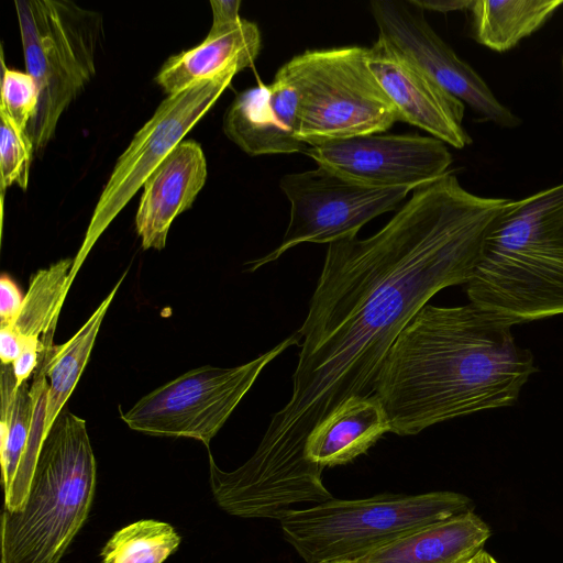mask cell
Wrapping results in <instances>:
<instances>
[{"mask_svg": "<svg viewBox=\"0 0 563 563\" xmlns=\"http://www.w3.org/2000/svg\"><path fill=\"white\" fill-rule=\"evenodd\" d=\"M510 202L467 191L449 170L413 189L375 234L330 243L298 329L291 397L260 444L306 456L318 423L347 399L374 394L399 334L437 292L467 283Z\"/></svg>", "mask_w": 563, "mask_h": 563, "instance_id": "obj_1", "label": "cell"}, {"mask_svg": "<svg viewBox=\"0 0 563 563\" xmlns=\"http://www.w3.org/2000/svg\"><path fill=\"white\" fill-rule=\"evenodd\" d=\"M506 321L468 303L426 305L399 334L375 382L390 432L512 406L538 371Z\"/></svg>", "mask_w": 563, "mask_h": 563, "instance_id": "obj_2", "label": "cell"}, {"mask_svg": "<svg viewBox=\"0 0 563 563\" xmlns=\"http://www.w3.org/2000/svg\"><path fill=\"white\" fill-rule=\"evenodd\" d=\"M465 290L470 303L510 325L563 314V184L511 200Z\"/></svg>", "mask_w": 563, "mask_h": 563, "instance_id": "obj_3", "label": "cell"}, {"mask_svg": "<svg viewBox=\"0 0 563 563\" xmlns=\"http://www.w3.org/2000/svg\"><path fill=\"white\" fill-rule=\"evenodd\" d=\"M95 487L86 421L64 410L43 441L23 507L3 511L1 563H58L87 519Z\"/></svg>", "mask_w": 563, "mask_h": 563, "instance_id": "obj_4", "label": "cell"}, {"mask_svg": "<svg viewBox=\"0 0 563 563\" xmlns=\"http://www.w3.org/2000/svg\"><path fill=\"white\" fill-rule=\"evenodd\" d=\"M470 510L472 499L455 492L380 494L294 509L280 527L306 563L355 561L408 531Z\"/></svg>", "mask_w": 563, "mask_h": 563, "instance_id": "obj_5", "label": "cell"}, {"mask_svg": "<svg viewBox=\"0 0 563 563\" xmlns=\"http://www.w3.org/2000/svg\"><path fill=\"white\" fill-rule=\"evenodd\" d=\"M368 47L308 49L275 76L298 95V139L303 143L383 133L400 114L367 64Z\"/></svg>", "mask_w": 563, "mask_h": 563, "instance_id": "obj_6", "label": "cell"}, {"mask_svg": "<svg viewBox=\"0 0 563 563\" xmlns=\"http://www.w3.org/2000/svg\"><path fill=\"white\" fill-rule=\"evenodd\" d=\"M26 71L38 88L27 126L34 153L45 148L63 112L96 74L102 18L67 0H16Z\"/></svg>", "mask_w": 563, "mask_h": 563, "instance_id": "obj_7", "label": "cell"}, {"mask_svg": "<svg viewBox=\"0 0 563 563\" xmlns=\"http://www.w3.org/2000/svg\"><path fill=\"white\" fill-rule=\"evenodd\" d=\"M294 332L269 351L233 367L201 366L164 384L137 400L121 419L134 431L159 437L191 438L207 449L263 368L291 345Z\"/></svg>", "mask_w": 563, "mask_h": 563, "instance_id": "obj_8", "label": "cell"}, {"mask_svg": "<svg viewBox=\"0 0 563 563\" xmlns=\"http://www.w3.org/2000/svg\"><path fill=\"white\" fill-rule=\"evenodd\" d=\"M235 70L167 96L119 156L93 209L84 241L74 257L71 282L92 246L146 178L183 141L228 88Z\"/></svg>", "mask_w": 563, "mask_h": 563, "instance_id": "obj_9", "label": "cell"}, {"mask_svg": "<svg viewBox=\"0 0 563 563\" xmlns=\"http://www.w3.org/2000/svg\"><path fill=\"white\" fill-rule=\"evenodd\" d=\"M279 187L290 202L289 223L279 246L246 263L249 272L301 243L330 244L354 238L364 224L395 210L411 190L371 186L321 165L284 175Z\"/></svg>", "mask_w": 563, "mask_h": 563, "instance_id": "obj_10", "label": "cell"}, {"mask_svg": "<svg viewBox=\"0 0 563 563\" xmlns=\"http://www.w3.org/2000/svg\"><path fill=\"white\" fill-rule=\"evenodd\" d=\"M371 11L380 38L479 117L503 128L520 124L476 70L433 31L421 8L409 0H374Z\"/></svg>", "mask_w": 563, "mask_h": 563, "instance_id": "obj_11", "label": "cell"}, {"mask_svg": "<svg viewBox=\"0 0 563 563\" xmlns=\"http://www.w3.org/2000/svg\"><path fill=\"white\" fill-rule=\"evenodd\" d=\"M305 155L318 165L375 187L416 189L449 172L445 143L419 134L373 133L308 143Z\"/></svg>", "mask_w": 563, "mask_h": 563, "instance_id": "obj_12", "label": "cell"}, {"mask_svg": "<svg viewBox=\"0 0 563 563\" xmlns=\"http://www.w3.org/2000/svg\"><path fill=\"white\" fill-rule=\"evenodd\" d=\"M367 64L399 111L401 122L462 150L472 143L463 128L465 104L378 36Z\"/></svg>", "mask_w": 563, "mask_h": 563, "instance_id": "obj_13", "label": "cell"}, {"mask_svg": "<svg viewBox=\"0 0 563 563\" xmlns=\"http://www.w3.org/2000/svg\"><path fill=\"white\" fill-rule=\"evenodd\" d=\"M31 388L19 387L12 365L1 367L0 460L4 509L20 510L29 495L40 451L46 438L44 419L48 384L45 367L35 369Z\"/></svg>", "mask_w": 563, "mask_h": 563, "instance_id": "obj_14", "label": "cell"}, {"mask_svg": "<svg viewBox=\"0 0 563 563\" xmlns=\"http://www.w3.org/2000/svg\"><path fill=\"white\" fill-rule=\"evenodd\" d=\"M298 95L278 76L239 92L223 117L224 134L251 156L302 153Z\"/></svg>", "mask_w": 563, "mask_h": 563, "instance_id": "obj_15", "label": "cell"}, {"mask_svg": "<svg viewBox=\"0 0 563 563\" xmlns=\"http://www.w3.org/2000/svg\"><path fill=\"white\" fill-rule=\"evenodd\" d=\"M199 143L181 141L143 184L135 228L143 250H163L172 222L191 208L207 179Z\"/></svg>", "mask_w": 563, "mask_h": 563, "instance_id": "obj_16", "label": "cell"}, {"mask_svg": "<svg viewBox=\"0 0 563 563\" xmlns=\"http://www.w3.org/2000/svg\"><path fill=\"white\" fill-rule=\"evenodd\" d=\"M492 536L473 510L434 521L369 551L356 563H466Z\"/></svg>", "mask_w": 563, "mask_h": 563, "instance_id": "obj_17", "label": "cell"}, {"mask_svg": "<svg viewBox=\"0 0 563 563\" xmlns=\"http://www.w3.org/2000/svg\"><path fill=\"white\" fill-rule=\"evenodd\" d=\"M261 47L257 24L241 18L222 30L209 31L198 46L167 58L155 80L167 96L175 95L225 71L251 67Z\"/></svg>", "mask_w": 563, "mask_h": 563, "instance_id": "obj_18", "label": "cell"}, {"mask_svg": "<svg viewBox=\"0 0 563 563\" xmlns=\"http://www.w3.org/2000/svg\"><path fill=\"white\" fill-rule=\"evenodd\" d=\"M386 432H390L389 421L378 397H352L310 432L306 456L322 468L344 465L366 453Z\"/></svg>", "mask_w": 563, "mask_h": 563, "instance_id": "obj_19", "label": "cell"}, {"mask_svg": "<svg viewBox=\"0 0 563 563\" xmlns=\"http://www.w3.org/2000/svg\"><path fill=\"white\" fill-rule=\"evenodd\" d=\"M125 275L126 272L70 340L62 345H54L53 341H42L43 350L40 357L44 361L45 375L48 379L44 419L46 435L81 376L102 320Z\"/></svg>", "mask_w": 563, "mask_h": 563, "instance_id": "obj_20", "label": "cell"}, {"mask_svg": "<svg viewBox=\"0 0 563 563\" xmlns=\"http://www.w3.org/2000/svg\"><path fill=\"white\" fill-rule=\"evenodd\" d=\"M563 0H476L470 8L475 40L506 52L539 30Z\"/></svg>", "mask_w": 563, "mask_h": 563, "instance_id": "obj_21", "label": "cell"}, {"mask_svg": "<svg viewBox=\"0 0 563 563\" xmlns=\"http://www.w3.org/2000/svg\"><path fill=\"white\" fill-rule=\"evenodd\" d=\"M74 258H63L35 272L23 297L19 316L11 327L26 342H41L55 333L57 318L70 288Z\"/></svg>", "mask_w": 563, "mask_h": 563, "instance_id": "obj_22", "label": "cell"}, {"mask_svg": "<svg viewBox=\"0 0 563 563\" xmlns=\"http://www.w3.org/2000/svg\"><path fill=\"white\" fill-rule=\"evenodd\" d=\"M179 543L170 525L141 520L112 536L101 551L102 563H163Z\"/></svg>", "mask_w": 563, "mask_h": 563, "instance_id": "obj_23", "label": "cell"}, {"mask_svg": "<svg viewBox=\"0 0 563 563\" xmlns=\"http://www.w3.org/2000/svg\"><path fill=\"white\" fill-rule=\"evenodd\" d=\"M0 170L2 191L16 184L27 189L30 165L34 153L27 132L21 129L0 106Z\"/></svg>", "mask_w": 563, "mask_h": 563, "instance_id": "obj_24", "label": "cell"}, {"mask_svg": "<svg viewBox=\"0 0 563 563\" xmlns=\"http://www.w3.org/2000/svg\"><path fill=\"white\" fill-rule=\"evenodd\" d=\"M2 62L1 107L23 130L34 118L38 106V88L27 71L9 69Z\"/></svg>", "mask_w": 563, "mask_h": 563, "instance_id": "obj_25", "label": "cell"}, {"mask_svg": "<svg viewBox=\"0 0 563 563\" xmlns=\"http://www.w3.org/2000/svg\"><path fill=\"white\" fill-rule=\"evenodd\" d=\"M23 297L8 276L0 279V325H12L21 310Z\"/></svg>", "mask_w": 563, "mask_h": 563, "instance_id": "obj_26", "label": "cell"}, {"mask_svg": "<svg viewBox=\"0 0 563 563\" xmlns=\"http://www.w3.org/2000/svg\"><path fill=\"white\" fill-rule=\"evenodd\" d=\"M43 350L41 342H26L19 357L12 363L13 374L19 387L36 369L40 361V353Z\"/></svg>", "mask_w": 563, "mask_h": 563, "instance_id": "obj_27", "label": "cell"}, {"mask_svg": "<svg viewBox=\"0 0 563 563\" xmlns=\"http://www.w3.org/2000/svg\"><path fill=\"white\" fill-rule=\"evenodd\" d=\"M210 5L212 8L211 32L222 30L241 19L239 16L240 0H212Z\"/></svg>", "mask_w": 563, "mask_h": 563, "instance_id": "obj_28", "label": "cell"}, {"mask_svg": "<svg viewBox=\"0 0 563 563\" xmlns=\"http://www.w3.org/2000/svg\"><path fill=\"white\" fill-rule=\"evenodd\" d=\"M24 347V342L9 325H0V358L2 365H12Z\"/></svg>", "mask_w": 563, "mask_h": 563, "instance_id": "obj_29", "label": "cell"}, {"mask_svg": "<svg viewBox=\"0 0 563 563\" xmlns=\"http://www.w3.org/2000/svg\"><path fill=\"white\" fill-rule=\"evenodd\" d=\"M412 4L421 8L422 10H432L439 12H449L456 10H465L471 8L473 1L471 0H409Z\"/></svg>", "mask_w": 563, "mask_h": 563, "instance_id": "obj_30", "label": "cell"}, {"mask_svg": "<svg viewBox=\"0 0 563 563\" xmlns=\"http://www.w3.org/2000/svg\"><path fill=\"white\" fill-rule=\"evenodd\" d=\"M466 563H498L496 559L484 549Z\"/></svg>", "mask_w": 563, "mask_h": 563, "instance_id": "obj_31", "label": "cell"}, {"mask_svg": "<svg viewBox=\"0 0 563 563\" xmlns=\"http://www.w3.org/2000/svg\"><path fill=\"white\" fill-rule=\"evenodd\" d=\"M320 563H356L355 561L350 560H332V561H323Z\"/></svg>", "mask_w": 563, "mask_h": 563, "instance_id": "obj_32", "label": "cell"}, {"mask_svg": "<svg viewBox=\"0 0 563 563\" xmlns=\"http://www.w3.org/2000/svg\"><path fill=\"white\" fill-rule=\"evenodd\" d=\"M562 68H563V59H562Z\"/></svg>", "mask_w": 563, "mask_h": 563, "instance_id": "obj_33", "label": "cell"}]
</instances>
